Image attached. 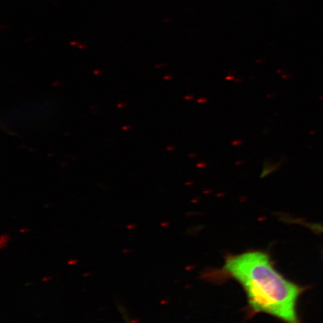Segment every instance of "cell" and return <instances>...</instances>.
I'll return each mask as SVG.
<instances>
[{
	"label": "cell",
	"mask_w": 323,
	"mask_h": 323,
	"mask_svg": "<svg viewBox=\"0 0 323 323\" xmlns=\"http://www.w3.org/2000/svg\"><path fill=\"white\" fill-rule=\"evenodd\" d=\"M212 276L237 281L246 294L253 314L270 315L283 323H302L296 306L305 288L281 275L267 252L252 250L228 255L218 274Z\"/></svg>",
	"instance_id": "obj_1"
},
{
	"label": "cell",
	"mask_w": 323,
	"mask_h": 323,
	"mask_svg": "<svg viewBox=\"0 0 323 323\" xmlns=\"http://www.w3.org/2000/svg\"><path fill=\"white\" fill-rule=\"evenodd\" d=\"M280 165H281L280 162L265 161L261 173V178L266 177V176L276 172L279 169Z\"/></svg>",
	"instance_id": "obj_2"
}]
</instances>
